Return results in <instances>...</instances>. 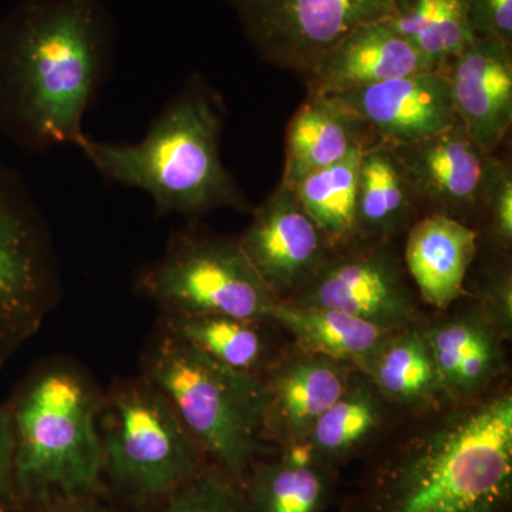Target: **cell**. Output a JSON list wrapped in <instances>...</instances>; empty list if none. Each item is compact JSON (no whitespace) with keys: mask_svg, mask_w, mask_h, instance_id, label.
<instances>
[{"mask_svg":"<svg viewBox=\"0 0 512 512\" xmlns=\"http://www.w3.org/2000/svg\"><path fill=\"white\" fill-rule=\"evenodd\" d=\"M116 42L103 0H19L0 18V133L33 153L76 146Z\"/></svg>","mask_w":512,"mask_h":512,"instance_id":"cell-1","label":"cell"},{"mask_svg":"<svg viewBox=\"0 0 512 512\" xmlns=\"http://www.w3.org/2000/svg\"><path fill=\"white\" fill-rule=\"evenodd\" d=\"M448 402H470L498 386L507 370V340L474 303L420 322Z\"/></svg>","mask_w":512,"mask_h":512,"instance_id":"cell-16","label":"cell"},{"mask_svg":"<svg viewBox=\"0 0 512 512\" xmlns=\"http://www.w3.org/2000/svg\"><path fill=\"white\" fill-rule=\"evenodd\" d=\"M473 303L490 320L505 340L512 335V278L505 265L491 266L481 275Z\"/></svg>","mask_w":512,"mask_h":512,"instance_id":"cell-30","label":"cell"},{"mask_svg":"<svg viewBox=\"0 0 512 512\" xmlns=\"http://www.w3.org/2000/svg\"><path fill=\"white\" fill-rule=\"evenodd\" d=\"M59 295L49 225L23 178L0 164V367L39 332Z\"/></svg>","mask_w":512,"mask_h":512,"instance_id":"cell-8","label":"cell"},{"mask_svg":"<svg viewBox=\"0 0 512 512\" xmlns=\"http://www.w3.org/2000/svg\"><path fill=\"white\" fill-rule=\"evenodd\" d=\"M101 404L103 396L80 367H37L8 406L13 497L42 511L97 497L104 477Z\"/></svg>","mask_w":512,"mask_h":512,"instance_id":"cell-4","label":"cell"},{"mask_svg":"<svg viewBox=\"0 0 512 512\" xmlns=\"http://www.w3.org/2000/svg\"><path fill=\"white\" fill-rule=\"evenodd\" d=\"M484 211L491 239L498 248L510 251L512 244V175L510 167L494 157L485 188Z\"/></svg>","mask_w":512,"mask_h":512,"instance_id":"cell-29","label":"cell"},{"mask_svg":"<svg viewBox=\"0 0 512 512\" xmlns=\"http://www.w3.org/2000/svg\"><path fill=\"white\" fill-rule=\"evenodd\" d=\"M43 512H117L113 508L101 504L97 497L80 498V500L66 501L46 508Z\"/></svg>","mask_w":512,"mask_h":512,"instance_id":"cell-33","label":"cell"},{"mask_svg":"<svg viewBox=\"0 0 512 512\" xmlns=\"http://www.w3.org/2000/svg\"><path fill=\"white\" fill-rule=\"evenodd\" d=\"M13 497V434L8 406L0 407V512Z\"/></svg>","mask_w":512,"mask_h":512,"instance_id":"cell-32","label":"cell"},{"mask_svg":"<svg viewBox=\"0 0 512 512\" xmlns=\"http://www.w3.org/2000/svg\"><path fill=\"white\" fill-rule=\"evenodd\" d=\"M446 74L458 123L478 147L494 154L512 123L511 46L476 37Z\"/></svg>","mask_w":512,"mask_h":512,"instance_id":"cell-15","label":"cell"},{"mask_svg":"<svg viewBox=\"0 0 512 512\" xmlns=\"http://www.w3.org/2000/svg\"><path fill=\"white\" fill-rule=\"evenodd\" d=\"M392 148L414 198L433 214L461 221L484 208L494 154L478 147L458 121L436 136Z\"/></svg>","mask_w":512,"mask_h":512,"instance_id":"cell-12","label":"cell"},{"mask_svg":"<svg viewBox=\"0 0 512 512\" xmlns=\"http://www.w3.org/2000/svg\"><path fill=\"white\" fill-rule=\"evenodd\" d=\"M137 288L163 315H220L269 322L278 302L238 238L188 229L171 239ZM271 323V322H269Z\"/></svg>","mask_w":512,"mask_h":512,"instance_id":"cell-7","label":"cell"},{"mask_svg":"<svg viewBox=\"0 0 512 512\" xmlns=\"http://www.w3.org/2000/svg\"><path fill=\"white\" fill-rule=\"evenodd\" d=\"M99 429L104 476L136 503H158L210 464L173 404L144 376L111 387Z\"/></svg>","mask_w":512,"mask_h":512,"instance_id":"cell-6","label":"cell"},{"mask_svg":"<svg viewBox=\"0 0 512 512\" xmlns=\"http://www.w3.org/2000/svg\"><path fill=\"white\" fill-rule=\"evenodd\" d=\"M150 512H248L242 485L208 464L183 487L153 504Z\"/></svg>","mask_w":512,"mask_h":512,"instance_id":"cell-28","label":"cell"},{"mask_svg":"<svg viewBox=\"0 0 512 512\" xmlns=\"http://www.w3.org/2000/svg\"><path fill=\"white\" fill-rule=\"evenodd\" d=\"M269 322L288 333L295 348L339 360L357 370L394 332L335 309L288 301L276 302Z\"/></svg>","mask_w":512,"mask_h":512,"instance_id":"cell-22","label":"cell"},{"mask_svg":"<svg viewBox=\"0 0 512 512\" xmlns=\"http://www.w3.org/2000/svg\"><path fill=\"white\" fill-rule=\"evenodd\" d=\"M265 63L308 79L323 56L360 26L380 22L397 0H227Z\"/></svg>","mask_w":512,"mask_h":512,"instance_id":"cell-9","label":"cell"},{"mask_svg":"<svg viewBox=\"0 0 512 512\" xmlns=\"http://www.w3.org/2000/svg\"><path fill=\"white\" fill-rule=\"evenodd\" d=\"M222 117L220 97L194 76L138 143H106L84 134L74 147L110 183L150 195L158 217L198 218L221 208L252 212L222 164Z\"/></svg>","mask_w":512,"mask_h":512,"instance_id":"cell-3","label":"cell"},{"mask_svg":"<svg viewBox=\"0 0 512 512\" xmlns=\"http://www.w3.org/2000/svg\"><path fill=\"white\" fill-rule=\"evenodd\" d=\"M379 143L372 128L332 94H308L286 130L281 183L293 187L306 175Z\"/></svg>","mask_w":512,"mask_h":512,"instance_id":"cell-18","label":"cell"},{"mask_svg":"<svg viewBox=\"0 0 512 512\" xmlns=\"http://www.w3.org/2000/svg\"><path fill=\"white\" fill-rule=\"evenodd\" d=\"M410 417L367 471L350 512H511V389Z\"/></svg>","mask_w":512,"mask_h":512,"instance_id":"cell-2","label":"cell"},{"mask_svg":"<svg viewBox=\"0 0 512 512\" xmlns=\"http://www.w3.org/2000/svg\"><path fill=\"white\" fill-rule=\"evenodd\" d=\"M393 410L369 377L355 369L345 392L302 440L319 464L338 470L382 437Z\"/></svg>","mask_w":512,"mask_h":512,"instance_id":"cell-21","label":"cell"},{"mask_svg":"<svg viewBox=\"0 0 512 512\" xmlns=\"http://www.w3.org/2000/svg\"><path fill=\"white\" fill-rule=\"evenodd\" d=\"M360 372L393 409L409 416L448 402L420 323L390 333Z\"/></svg>","mask_w":512,"mask_h":512,"instance_id":"cell-20","label":"cell"},{"mask_svg":"<svg viewBox=\"0 0 512 512\" xmlns=\"http://www.w3.org/2000/svg\"><path fill=\"white\" fill-rule=\"evenodd\" d=\"M336 471L275 450L256 461L242 484L248 512H323L335 491Z\"/></svg>","mask_w":512,"mask_h":512,"instance_id":"cell-25","label":"cell"},{"mask_svg":"<svg viewBox=\"0 0 512 512\" xmlns=\"http://www.w3.org/2000/svg\"><path fill=\"white\" fill-rule=\"evenodd\" d=\"M355 367L292 346L262 375L264 430L269 446L305 439L313 424L345 392Z\"/></svg>","mask_w":512,"mask_h":512,"instance_id":"cell-13","label":"cell"},{"mask_svg":"<svg viewBox=\"0 0 512 512\" xmlns=\"http://www.w3.org/2000/svg\"><path fill=\"white\" fill-rule=\"evenodd\" d=\"M363 151L308 174L291 187L333 248L343 247L357 238V177Z\"/></svg>","mask_w":512,"mask_h":512,"instance_id":"cell-27","label":"cell"},{"mask_svg":"<svg viewBox=\"0 0 512 512\" xmlns=\"http://www.w3.org/2000/svg\"><path fill=\"white\" fill-rule=\"evenodd\" d=\"M141 372L173 404L212 466L238 484L274 453L265 440L262 376L229 369L163 328L147 343Z\"/></svg>","mask_w":512,"mask_h":512,"instance_id":"cell-5","label":"cell"},{"mask_svg":"<svg viewBox=\"0 0 512 512\" xmlns=\"http://www.w3.org/2000/svg\"><path fill=\"white\" fill-rule=\"evenodd\" d=\"M478 235L463 221L430 214L414 222L407 235L404 264L419 299L448 311L466 292Z\"/></svg>","mask_w":512,"mask_h":512,"instance_id":"cell-19","label":"cell"},{"mask_svg":"<svg viewBox=\"0 0 512 512\" xmlns=\"http://www.w3.org/2000/svg\"><path fill=\"white\" fill-rule=\"evenodd\" d=\"M288 302L335 309L387 330L421 322L419 295L387 239L356 238L333 249L318 274Z\"/></svg>","mask_w":512,"mask_h":512,"instance_id":"cell-10","label":"cell"},{"mask_svg":"<svg viewBox=\"0 0 512 512\" xmlns=\"http://www.w3.org/2000/svg\"><path fill=\"white\" fill-rule=\"evenodd\" d=\"M238 239L256 274L278 301L295 298L335 249L292 188L281 181L252 210V220Z\"/></svg>","mask_w":512,"mask_h":512,"instance_id":"cell-11","label":"cell"},{"mask_svg":"<svg viewBox=\"0 0 512 512\" xmlns=\"http://www.w3.org/2000/svg\"><path fill=\"white\" fill-rule=\"evenodd\" d=\"M433 66L384 20L343 37L305 79L308 94L353 92L373 84L429 72Z\"/></svg>","mask_w":512,"mask_h":512,"instance_id":"cell-17","label":"cell"},{"mask_svg":"<svg viewBox=\"0 0 512 512\" xmlns=\"http://www.w3.org/2000/svg\"><path fill=\"white\" fill-rule=\"evenodd\" d=\"M417 201L393 148L373 144L360 156L356 192L357 238L387 239L414 224Z\"/></svg>","mask_w":512,"mask_h":512,"instance_id":"cell-24","label":"cell"},{"mask_svg":"<svg viewBox=\"0 0 512 512\" xmlns=\"http://www.w3.org/2000/svg\"><path fill=\"white\" fill-rule=\"evenodd\" d=\"M476 37H493L512 47V0H466Z\"/></svg>","mask_w":512,"mask_h":512,"instance_id":"cell-31","label":"cell"},{"mask_svg":"<svg viewBox=\"0 0 512 512\" xmlns=\"http://www.w3.org/2000/svg\"><path fill=\"white\" fill-rule=\"evenodd\" d=\"M160 328L215 362L248 375H264L284 352L269 332L274 325L261 320L220 315H163Z\"/></svg>","mask_w":512,"mask_h":512,"instance_id":"cell-23","label":"cell"},{"mask_svg":"<svg viewBox=\"0 0 512 512\" xmlns=\"http://www.w3.org/2000/svg\"><path fill=\"white\" fill-rule=\"evenodd\" d=\"M384 22L437 70L476 39L466 0H397Z\"/></svg>","mask_w":512,"mask_h":512,"instance_id":"cell-26","label":"cell"},{"mask_svg":"<svg viewBox=\"0 0 512 512\" xmlns=\"http://www.w3.org/2000/svg\"><path fill=\"white\" fill-rule=\"evenodd\" d=\"M338 97L387 146L426 140L457 121L446 70L410 74Z\"/></svg>","mask_w":512,"mask_h":512,"instance_id":"cell-14","label":"cell"}]
</instances>
